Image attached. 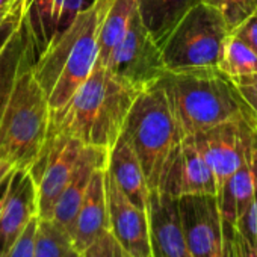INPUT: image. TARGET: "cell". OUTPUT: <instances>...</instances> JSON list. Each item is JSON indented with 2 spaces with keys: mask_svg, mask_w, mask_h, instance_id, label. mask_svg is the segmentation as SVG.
Returning <instances> with one entry per match:
<instances>
[{
  "mask_svg": "<svg viewBox=\"0 0 257 257\" xmlns=\"http://www.w3.org/2000/svg\"><path fill=\"white\" fill-rule=\"evenodd\" d=\"M257 185V121L255 138L252 147L245 155V159L237 170L225 180L216 195L221 218L225 222L234 224L249 204Z\"/></svg>",
  "mask_w": 257,
  "mask_h": 257,
  "instance_id": "17",
  "label": "cell"
},
{
  "mask_svg": "<svg viewBox=\"0 0 257 257\" xmlns=\"http://www.w3.org/2000/svg\"><path fill=\"white\" fill-rule=\"evenodd\" d=\"M64 257H79V251H76L74 248H71V249H70Z\"/></svg>",
  "mask_w": 257,
  "mask_h": 257,
  "instance_id": "37",
  "label": "cell"
},
{
  "mask_svg": "<svg viewBox=\"0 0 257 257\" xmlns=\"http://www.w3.org/2000/svg\"><path fill=\"white\" fill-rule=\"evenodd\" d=\"M257 116L251 109L192 137L195 147L212 170L216 195L225 180L237 170L254 144Z\"/></svg>",
  "mask_w": 257,
  "mask_h": 257,
  "instance_id": "7",
  "label": "cell"
},
{
  "mask_svg": "<svg viewBox=\"0 0 257 257\" xmlns=\"http://www.w3.org/2000/svg\"><path fill=\"white\" fill-rule=\"evenodd\" d=\"M203 0H140L138 13L143 25L162 47L179 22Z\"/></svg>",
  "mask_w": 257,
  "mask_h": 257,
  "instance_id": "19",
  "label": "cell"
},
{
  "mask_svg": "<svg viewBox=\"0 0 257 257\" xmlns=\"http://www.w3.org/2000/svg\"><path fill=\"white\" fill-rule=\"evenodd\" d=\"M222 257H240L236 243V228L234 224L222 221Z\"/></svg>",
  "mask_w": 257,
  "mask_h": 257,
  "instance_id": "31",
  "label": "cell"
},
{
  "mask_svg": "<svg viewBox=\"0 0 257 257\" xmlns=\"http://www.w3.org/2000/svg\"><path fill=\"white\" fill-rule=\"evenodd\" d=\"M38 225V216L32 218V221L26 225L25 231L16 240V243L8 249L4 257H34V245H35V231Z\"/></svg>",
  "mask_w": 257,
  "mask_h": 257,
  "instance_id": "28",
  "label": "cell"
},
{
  "mask_svg": "<svg viewBox=\"0 0 257 257\" xmlns=\"http://www.w3.org/2000/svg\"><path fill=\"white\" fill-rule=\"evenodd\" d=\"M230 79L233 80L236 91L239 92L243 103L257 116V73L239 76V77H230Z\"/></svg>",
  "mask_w": 257,
  "mask_h": 257,
  "instance_id": "29",
  "label": "cell"
},
{
  "mask_svg": "<svg viewBox=\"0 0 257 257\" xmlns=\"http://www.w3.org/2000/svg\"><path fill=\"white\" fill-rule=\"evenodd\" d=\"M23 14H25V0H17V2L11 7V10L7 13L4 20L0 22V53L4 52V49L8 44V41L11 40V37L22 26Z\"/></svg>",
  "mask_w": 257,
  "mask_h": 257,
  "instance_id": "27",
  "label": "cell"
},
{
  "mask_svg": "<svg viewBox=\"0 0 257 257\" xmlns=\"http://www.w3.org/2000/svg\"><path fill=\"white\" fill-rule=\"evenodd\" d=\"M83 144L65 137L49 138L46 147L29 171L37 185L38 218H52L55 204L65 189Z\"/></svg>",
  "mask_w": 257,
  "mask_h": 257,
  "instance_id": "9",
  "label": "cell"
},
{
  "mask_svg": "<svg viewBox=\"0 0 257 257\" xmlns=\"http://www.w3.org/2000/svg\"><path fill=\"white\" fill-rule=\"evenodd\" d=\"M234 227L249 245L257 248V185L249 204L246 206L245 212L237 218Z\"/></svg>",
  "mask_w": 257,
  "mask_h": 257,
  "instance_id": "26",
  "label": "cell"
},
{
  "mask_svg": "<svg viewBox=\"0 0 257 257\" xmlns=\"http://www.w3.org/2000/svg\"><path fill=\"white\" fill-rule=\"evenodd\" d=\"M14 171H16V170H14ZM14 171H13L11 174H8V176L2 180V183H0V213H2V209H4V206H5V201H7V197H8V191H10V185H11V179H13Z\"/></svg>",
  "mask_w": 257,
  "mask_h": 257,
  "instance_id": "33",
  "label": "cell"
},
{
  "mask_svg": "<svg viewBox=\"0 0 257 257\" xmlns=\"http://www.w3.org/2000/svg\"><path fill=\"white\" fill-rule=\"evenodd\" d=\"M112 4L113 0H94L32 64L34 76L49 100L50 119L91 74L97 62L100 29Z\"/></svg>",
  "mask_w": 257,
  "mask_h": 257,
  "instance_id": "2",
  "label": "cell"
},
{
  "mask_svg": "<svg viewBox=\"0 0 257 257\" xmlns=\"http://www.w3.org/2000/svg\"><path fill=\"white\" fill-rule=\"evenodd\" d=\"M35 216H38L37 185L29 171L16 170L0 213V257L8 252Z\"/></svg>",
  "mask_w": 257,
  "mask_h": 257,
  "instance_id": "14",
  "label": "cell"
},
{
  "mask_svg": "<svg viewBox=\"0 0 257 257\" xmlns=\"http://www.w3.org/2000/svg\"><path fill=\"white\" fill-rule=\"evenodd\" d=\"M230 34L237 40H240L246 47H249L257 55V13L249 16L246 20H243Z\"/></svg>",
  "mask_w": 257,
  "mask_h": 257,
  "instance_id": "30",
  "label": "cell"
},
{
  "mask_svg": "<svg viewBox=\"0 0 257 257\" xmlns=\"http://www.w3.org/2000/svg\"><path fill=\"white\" fill-rule=\"evenodd\" d=\"M204 4H209V5H212V7H216V8H219L221 7V4H222V0H203Z\"/></svg>",
  "mask_w": 257,
  "mask_h": 257,
  "instance_id": "36",
  "label": "cell"
},
{
  "mask_svg": "<svg viewBox=\"0 0 257 257\" xmlns=\"http://www.w3.org/2000/svg\"><path fill=\"white\" fill-rule=\"evenodd\" d=\"M228 34L221 10L198 4L179 22L161 47L165 70L183 73L218 68Z\"/></svg>",
  "mask_w": 257,
  "mask_h": 257,
  "instance_id": "6",
  "label": "cell"
},
{
  "mask_svg": "<svg viewBox=\"0 0 257 257\" xmlns=\"http://www.w3.org/2000/svg\"><path fill=\"white\" fill-rule=\"evenodd\" d=\"M106 68L122 82L144 91L165 73L162 50L155 43L137 13L122 40L113 49Z\"/></svg>",
  "mask_w": 257,
  "mask_h": 257,
  "instance_id": "8",
  "label": "cell"
},
{
  "mask_svg": "<svg viewBox=\"0 0 257 257\" xmlns=\"http://www.w3.org/2000/svg\"><path fill=\"white\" fill-rule=\"evenodd\" d=\"M236 228V227H234ZM236 243H237V249H239V255L240 257H257V248L249 245L236 230Z\"/></svg>",
  "mask_w": 257,
  "mask_h": 257,
  "instance_id": "32",
  "label": "cell"
},
{
  "mask_svg": "<svg viewBox=\"0 0 257 257\" xmlns=\"http://www.w3.org/2000/svg\"><path fill=\"white\" fill-rule=\"evenodd\" d=\"M79 257H131L115 240L112 233L106 230L88 248L79 252Z\"/></svg>",
  "mask_w": 257,
  "mask_h": 257,
  "instance_id": "25",
  "label": "cell"
},
{
  "mask_svg": "<svg viewBox=\"0 0 257 257\" xmlns=\"http://www.w3.org/2000/svg\"><path fill=\"white\" fill-rule=\"evenodd\" d=\"M107 225L115 240L131 257H152L147 210L138 207L118 188L104 168Z\"/></svg>",
  "mask_w": 257,
  "mask_h": 257,
  "instance_id": "11",
  "label": "cell"
},
{
  "mask_svg": "<svg viewBox=\"0 0 257 257\" xmlns=\"http://www.w3.org/2000/svg\"><path fill=\"white\" fill-rule=\"evenodd\" d=\"M107 153L109 150L94 146H83L80 150L73 174L61 197L58 198L52 213V219L64 227L68 233L86 194L92 174L97 170L104 168L107 164Z\"/></svg>",
  "mask_w": 257,
  "mask_h": 257,
  "instance_id": "15",
  "label": "cell"
},
{
  "mask_svg": "<svg viewBox=\"0 0 257 257\" xmlns=\"http://www.w3.org/2000/svg\"><path fill=\"white\" fill-rule=\"evenodd\" d=\"M73 248L70 233L52 218H38L34 257H64Z\"/></svg>",
  "mask_w": 257,
  "mask_h": 257,
  "instance_id": "22",
  "label": "cell"
},
{
  "mask_svg": "<svg viewBox=\"0 0 257 257\" xmlns=\"http://www.w3.org/2000/svg\"><path fill=\"white\" fill-rule=\"evenodd\" d=\"M219 10L228 31L231 32L243 20L257 13V0H222Z\"/></svg>",
  "mask_w": 257,
  "mask_h": 257,
  "instance_id": "24",
  "label": "cell"
},
{
  "mask_svg": "<svg viewBox=\"0 0 257 257\" xmlns=\"http://www.w3.org/2000/svg\"><path fill=\"white\" fill-rule=\"evenodd\" d=\"M31 52V38L28 35L25 23H22L19 31L5 46L4 52L0 53V121H2L20 67Z\"/></svg>",
  "mask_w": 257,
  "mask_h": 257,
  "instance_id": "21",
  "label": "cell"
},
{
  "mask_svg": "<svg viewBox=\"0 0 257 257\" xmlns=\"http://www.w3.org/2000/svg\"><path fill=\"white\" fill-rule=\"evenodd\" d=\"M106 170L128 200L147 210L150 189L135 152L122 137L109 149Z\"/></svg>",
  "mask_w": 257,
  "mask_h": 257,
  "instance_id": "18",
  "label": "cell"
},
{
  "mask_svg": "<svg viewBox=\"0 0 257 257\" xmlns=\"http://www.w3.org/2000/svg\"><path fill=\"white\" fill-rule=\"evenodd\" d=\"M104 168H100L92 174L86 194L70 230L73 248L79 252H82L98 236L109 230L104 192Z\"/></svg>",
  "mask_w": 257,
  "mask_h": 257,
  "instance_id": "16",
  "label": "cell"
},
{
  "mask_svg": "<svg viewBox=\"0 0 257 257\" xmlns=\"http://www.w3.org/2000/svg\"><path fill=\"white\" fill-rule=\"evenodd\" d=\"M119 137L135 152L149 189L159 191L183 138L167 94L158 82L138 94Z\"/></svg>",
  "mask_w": 257,
  "mask_h": 257,
  "instance_id": "5",
  "label": "cell"
},
{
  "mask_svg": "<svg viewBox=\"0 0 257 257\" xmlns=\"http://www.w3.org/2000/svg\"><path fill=\"white\" fill-rule=\"evenodd\" d=\"M159 192L174 198L183 195H216V182L212 170L200 155L192 137H185L164 176Z\"/></svg>",
  "mask_w": 257,
  "mask_h": 257,
  "instance_id": "12",
  "label": "cell"
},
{
  "mask_svg": "<svg viewBox=\"0 0 257 257\" xmlns=\"http://www.w3.org/2000/svg\"><path fill=\"white\" fill-rule=\"evenodd\" d=\"M140 92L115 77L106 67L95 64L62 110L50 119L47 140L65 137L83 146L109 150L118 141L127 113Z\"/></svg>",
  "mask_w": 257,
  "mask_h": 257,
  "instance_id": "1",
  "label": "cell"
},
{
  "mask_svg": "<svg viewBox=\"0 0 257 257\" xmlns=\"http://www.w3.org/2000/svg\"><path fill=\"white\" fill-rule=\"evenodd\" d=\"M218 68L228 77H239L257 73V55L240 40L228 34Z\"/></svg>",
  "mask_w": 257,
  "mask_h": 257,
  "instance_id": "23",
  "label": "cell"
},
{
  "mask_svg": "<svg viewBox=\"0 0 257 257\" xmlns=\"http://www.w3.org/2000/svg\"><path fill=\"white\" fill-rule=\"evenodd\" d=\"M10 10H11V8H10ZM10 10H5V11H0V22H2V20H4V17L7 16V13H8Z\"/></svg>",
  "mask_w": 257,
  "mask_h": 257,
  "instance_id": "38",
  "label": "cell"
},
{
  "mask_svg": "<svg viewBox=\"0 0 257 257\" xmlns=\"http://www.w3.org/2000/svg\"><path fill=\"white\" fill-rule=\"evenodd\" d=\"M32 52L23 61L0 121V156L16 170L31 171L38 162L49 135L50 106L32 71Z\"/></svg>",
  "mask_w": 257,
  "mask_h": 257,
  "instance_id": "4",
  "label": "cell"
},
{
  "mask_svg": "<svg viewBox=\"0 0 257 257\" xmlns=\"http://www.w3.org/2000/svg\"><path fill=\"white\" fill-rule=\"evenodd\" d=\"M14 170H16V168H14V165H13L10 161H7L5 158L0 156V183H2V180H4L8 174H11Z\"/></svg>",
  "mask_w": 257,
  "mask_h": 257,
  "instance_id": "34",
  "label": "cell"
},
{
  "mask_svg": "<svg viewBox=\"0 0 257 257\" xmlns=\"http://www.w3.org/2000/svg\"><path fill=\"white\" fill-rule=\"evenodd\" d=\"M138 5L140 0H113L100 29L98 55L95 64L106 67L113 49L122 40L134 16L138 13Z\"/></svg>",
  "mask_w": 257,
  "mask_h": 257,
  "instance_id": "20",
  "label": "cell"
},
{
  "mask_svg": "<svg viewBox=\"0 0 257 257\" xmlns=\"http://www.w3.org/2000/svg\"><path fill=\"white\" fill-rule=\"evenodd\" d=\"M17 0H0V11H5V10H10Z\"/></svg>",
  "mask_w": 257,
  "mask_h": 257,
  "instance_id": "35",
  "label": "cell"
},
{
  "mask_svg": "<svg viewBox=\"0 0 257 257\" xmlns=\"http://www.w3.org/2000/svg\"><path fill=\"white\" fill-rule=\"evenodd\" d=\"M147 215L152 257H192L182 231L177 198L150 191Z\"/></svg>",
  "mask_w": 257,
  "mask_h": 257,
  "instance_id": "13",
  "label": "cell"
},
{
  "mask_svg": "<svg viewBox=\"0 0 257 257\" xmlns=\"http://www.w3.org/2000/svg\"><path fill=\"white\" fill-rule=\"evenodd\" d=\"M182 231L192 257H222V218L216 195L177 198Z\"/></svg>",
  "mask_w": 257,
  "mask_h": 257,
  "instance_id": "10",
  "label": "cell"
},
{
  "mask_svg": "<svg viewBox=\"0 0 257 257\" xmlns=\"http://www.w3.org/2000/svg\"><path fill=\"white\" fill-rule=\"evenodd\" d=\"M158 83L167 94L182 138L204 132L249 109L233 80L219 68L167 71Z\"/></svg>",
  "mask_w": 257,
  "mask_h": 257,
  "instance_id": "3",
  "label": "cell"
}]
</instances>
